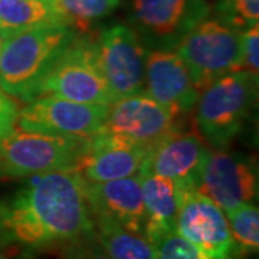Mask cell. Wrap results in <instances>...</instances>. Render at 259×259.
Segmentation results:
<instances>
[{"label":"cell","mask_w":259,"mask_h":259,"mask_svg":"<svg viewBox=\"0 0 259 259\" xmlns=\"http://www.w3.org/2000/svg\"><path fill=\"white\" fill-rule=\"evenodd\" d=\"M93 232L82 180L71 170L28 177L15 193L0 199V246L45 250Z\"/></svg>","instance_id":"cell-1"},{"label":"cell","mask_w":259,"mask_h":259,"mask_svg":"<svg viewBox=\"0 0 259 259\" xmlns=\"http://www.w3.org/2000/svg\"><path fill=\"white\" fill-rule=\"evenodd\" d=\"M76 35L69 26L52 25L6 37L0 47V90L32 101L44 76Z\"/></svg>","instance_id":"cell-2"},{"label":"cell","mask_w":259,"mask_h":259,"mask_svg":"<svg viewBox=\"0 0 259 259\" xmlns=\"http://www.w3.org/2000/svg\"><path fill=\"white\" fill-rule=\"evenodd\" d=\"M258 79L243 71L214 79L196 102V127L210 148L229 146L249 117L256 100Z\"/></svg>","instance_id":"cell-3"},{"label":"cell","mask_w":259,"mask_h":259,"mask_svg":"<svg viewBox=\"0 0 259 259\" xmlns=\"http://www.w3.org/2000/svg\"><path fill=\"white\" fill-rule=\"evenodd\" d=\"M88 137L55 136L16 128L0 141V179H23L71 170Z\"/></svg>","instance_id":"cell-4"},{"label":"cell","mask_w":259,"mask_h":259,"mask_svg":"<svg viewBox=\"0 0 259 259\" xmlns=\"http://www.w3.org/2000/svg\"><path fill=\"white\" fill-rule=\"evenodd\" d=\"M44 95L98 105L115 101L95 59L93 37L75 36L39 83L35 98Z\"/></svg>","instance_id":"cell-5"},{"label":"cell","mask_w":259,"mask_h":259,"mask_svg":"<svg viewBox=\"0 0 259 259\" xmlns=\"http://www.w3.org/2000/svg\"><path fill=\"white\" fill-rule=\"evenodd\" d=\"M199 93L223 75L242 71L241 32L216 18L197 23L175 48Z\"/></svg>","instance_id":"cell-6"},{"label":"cell","mask_w":259,"mask_h":259,"mask_svg":"<svg viewBox=\"0 0 259 259\" xmlns=\"http://www.w3.org/2000/svg\"><path fill=\"white\" fill-rule=\"evenodd\" d=\"M210 13L207 0H131L130 6L131 28L147 51L175 49Z\"/></svg>","instance_id":"cell-7"},{"label":"cell","mask_w":259,"mask_h":259,"mask_svg":"<svg viewBox=\"0 0 259 259\" xmlns=\"http://www.w3.org/2000/svg\"><path fill=\"white\" fill-rule=\"evenodd\" d=\"M94 54L115 100L144 91L147 49L134 29L115 23L93 39Z\"/></svg>","instance_id":"cell-8"},{"label":"cell","mask_w":259,"mask_h":259,"mask_svg":"<svg viewBox=\"0 0 259 259\" xmlns=\"http://www.w3.org/2000/svg\"><path fill=\"white\" fill-rule=\"evenodd\" d=\"M196 192L210 199L223 212L258 197V171L250 157L225 148H210L196 185Z\"/></svg>","instance_id":"cell-9"},{"label":"cell","mask_w":259,"mask_h":259,"mask_svg":"<svg viewBox=\"0 0 259 259\" xmlns=\"http://www.w3.org/2000/svg\"><path fill=\"white\" fill-rule=\"evenodd\" d=\"M107 114L108 105L44 95L33 98L19 110L16 127L55 136L90 137L102 128Z\"/></svg>","instance_id":"cell-10"},{"label":"cell","mask_w":259,"mask_h":259,"mask_svg":"<svg viewBox=\"0 0 259 259\" xmlns=\"http://www.w3.org/2000/svg\"><path fill=\"white\" fill-rule=\"evenodd\" d=\"M176 120L173 112L143 91L108 105V114L100 131L150 148L176 131Z\"/></svg>","instance_id":"cell-11"},{"label":"cell","mask_w":259,"mask_h":259,"mask_svg":"<svg viewBox=\"0 0 259 259\" xmlns=\"http://www.w3.org/2000/svg\"><path fill=\"white\" fill-rule=\"evenodd\" d=\"M209 144L197 131H173L148 148L139 175H156L176 183L182 190H196Z\"/></svg>","instance_id":"cell-12"},{"label":"cell","mask_w":259,"mask_h":259,"mask_svg":"<svg viewBox=\"0 0 259 259\" xmlns=\"http://www.w3.org/2000/svg\"><path fill=\"white\" fill-rule=\"evenodd\" d=\"M176 232L213 259H238L225 212L196 190L180 193Z\"/></svg>","instance_id":"cell-13"},{"label":"cell","mask_w":259,"mask_h":259,"mask_svg":"<svg viewBox=\"0 0 259 259\" xmlns=\"http://www.w3.org/2000/svg\"><path fill=\"white\" fill-rule=\"evenodd\" d=\"M144 93L164 105L176 118L193 111L200 94L175 49L148 51Z\"/></svg>","instance_id":"cell-14"},{"label":"cell","mask_w":259,"mask_h":259,"mask_svg":"<svg viewBox=\"0 0 259 259\" xmlns=\"http://www.w3.org/2000/svg\"><path fill=\"white\" fill-rule=\"evenodd\" d=\"M147 151L148 148L98 131L88 137L87 147L71 171L90 183L136 176Z\"/></svg>","instance_id":"cell-15"},{"label":"cell","mask_w":259,"mask_h":259,"mask_svg":"<svg viewBox=\"0 0 259 259\" xmlns=\"http://www.w3.org/2000/svg\"><path fill=\"white\" fill-rule=\"evenodd\" d=\"M82 190L91 218H102L144 235L146 210L140 175L101 183L82 180Z\"/></svg>","instance_id":"cell-16"},{"label":"cell","mask_w":259,"mask_h":259,"mask_svg":"<svg viewBox=\"0 0 259 259\" xmlns=\"http://www.w3.org/2000/svg\"><path fill=\"white\" fill-rule=\"evenodd\" d=\"M140 177L146 210L143 233L156 245L167 233L176 231L182 190L173 180L166 177L156 175H140Z\"/></svg>","instance_id":"cell-17"},{"label":"cell","mask_w":259,"mask_h":259,"mask_svg":"<svg viewBox=\"0 0 259 259\" xmlns=\"http://www.w3.org/2000/svg\"><path fill=\"white\" fill-rule=\"evenodd\" d=\"M52 25H65L55 0H0V35L5 37Z\"/></svg>","instance_id":"cell-18"},{"label":"cell","mask_w":259,"mask_h":259,"mask_svg":"<svg viewBox=\"0 0 259 259\" xmlns=\"http://www.w3.org/2000/svg\"><path fill=\"white\" fill-rule=\"evenodd\" d=\"M94 235L111 259H157L156 245L141 233L117 223L93 218Z\"/></svg>","instance_id":"cell-19"},{"label":"cell","mask_w":259,"mask_h":259,"mask_svg":"<svg viewBox=\"0 0 259 259\" xmlns=\"http://www.w3.org/2000/svg\"><path fill=\"white\" fill-rule=\"evenodd\" d=\"M229 223L236 258L246 259L259 248V210L253 203L241 204L225 213Z\"/></svg>","instance_id":"cell-20"},{"label":"cell","mask_w":259,"mask_h":259,"mask_svg":"<svg viewBox=\"0 0 259 259\" xmlns=\"http://www.w3.org/2000/svg\"><path fill=\"white\" fill-rule=\"evenodd\" d=\"M121 0H55L65 23L78 33L88 32L95 22L111 15Z\"/></svg>","instance_id":"cell-21"},{"label":"cell","mask_w":259,"mask_h":259,"mask_svg":"<svg viewBox=\"0 0 259 259\" xmlns=\"http://www.w3.org/2000/svg\"><path fill=\"white\" fill-rule=\"evenodd\" d=\"M213 18L242 32L258 23L259 0H216Z\"/></svg>","instance_id":"cell-22"},{"label":"cell","mask_w":259,"mask_h":259,"mask_svg":"<svg viewBox=\"0 0 259 259\" xmlns=\"http://www.w3.org/2000/svg\"><path fill=\"white\" fill-rule=\"evenodd\" d=\"M157 259H213L176 231L167 233L156 243Z\"/></svg>","instance_id":"cell-23"},{"label":"cell","mask_w":259,"mask_h":259,"mask_svg":"<svg viewBox=\"0 0 259 259\" xmlns=\"http://www.w3.org/2000/svg\"><path fill=\"white\" fill-rule=\"evenodd\" d=\"M242 71L258 79L259 69V26L258 23L241 32Z\"/></svg>","instance_id":"cell-24"},{"label":"cell","mask_w":259,"mask_h":259,"mask_svg":"<svg viewBox=\"0 0 259 259\" xmlns=\"http://www.w3.org/2000/svg\"><path fill=\"white\" fill-rule=\"evenodd\" d=\"M62 259H111L104 250L95 235L90 233L65 246Z\"/></svg>","instance_id":"cell-25"},{"label":"cell","mask_w":259,"mask_h":259,"mask_svg":"<svg viewBox=\"0 0 259 259\" xmlns=\"http://www.w3.org/2000/svg\"><path fill=\"white\" fill-rule=\"evenodd\" d=\"M19 108L9 94L0 90V141L16 128Z\"/></svg>","instance_id":"cell-26"},{"label":"cell","mask_w":259,"mask_h":259,"mask_svg":"<svg viewBox=\"0 0 259 259\" xmlns=\"http://www.w3.org/2000/svg\"><path fill=\"white\" fill-rule=\"evenodd\" d=\"M3 40H5V37L2 36V35H0V47H2V44H3Z\"/></svg>","instance_id":"cell-27"},{"label":"cell","mask_w":259,"mask_h":259,"mask_svg":"<svg viewBox=\"0 0 259 259\" xmlns=\"http://www.w3.org/2000/svg\"><path fill=\"white\" fill-rule=\"evenodd\" d=\"M0 259H8V258H6L5 255H2V253H0Z\"/></svg>","instance_id":"cell-28"},{"label":"cell","mask_w":259,"mask_h":259,"mask_svg":"<svg viewBox=\"0 0 259 259\" xmlns=\"http://www.w3.org/2000/svg\"><path fill=\"white\" fill-rule=\"evenodd\" d=\"M207 2H210V0H207ZM213 2H216V0H213Z\"/></svg>","instance_id":"cell-29"}]
</instances>
